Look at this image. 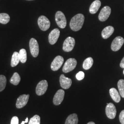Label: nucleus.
I'll list each match as a JSON object with an SVG mask.
<instances>
[{"instance_id":"f257e3e1","label":"nucleus","mask_w":124,"mask_h":124,"mask_svg":"<svg viewBox=\"0 0 124 124\" xmlns=\"http://www.w3.org/2000/svg\"><path fill=\"white\" fill-rule=\"evenodd\" d=\"M84 16L81 13L77 14L72 18L70 22V27L71 30L74 31L80 30L84 24Z\"/></svg>"},{"instance_id":"f03ea898","label":"nucleus","mask_w":124,"mask_h":124,"mask_svg":"<svg viewBox=\"0 0 124 124\" xmlns=\"http://www.w3.org/2000/svg\"><path fill=\"white\" fill-rule=\"evenodd\" d=\"M77 65L76 60L73 58H70L67 60L64 64L62 68V71L64 73H67L70 71H72L75 68Z\"/></svg>"},{"instance_id":"7ed1b4c3","label":"nucleus","mask_w":124,"mask_h":124,"mask_svg":"<svg viewBox=\"0 0 124 124\" xmlns=\"http://www.w3.org/2000/svg\"><path fill=\"white\" fill-rule=\"evenodd\" d=\"M55 20L58 26L61 29L65 28L67 25V20L64 14L61 11H58L55 15Z\"/></svg>"},{"instance_id":"20e7f679","label":"nucleus","mask_w":124,"mask_h":124,"mask_svg":"<svg viewBox=\"0 0 124 124\" xmlns=\"http://www.w3.org/2000/svg\"><path fill=\"white\" fill-rule=\"evenodd\" d=\"M29 45L31 55L34 58L37 57L39 53V46L37 41L32 38L30 40Z\"/></svg>"},{"instance_id":"39448f33","label":"nucleus","mask_w":124,"mask_h":124,"mask_svg":"<svg viewBox=\"0 0 124 124\" xmlns=\"http://www.w3.org/2000/svg\"><path fill=\"white\" fill-rule=\"evenodd\" d=\"M38 24L41 30L46 31L50 27L51 23L49 19L45 16H40L38 19Z\"/></svg>"},{"instance_id":"423d86ee","label":"nucleus","mask_w":124,"mask_h":124,"mask_svg":"<svg viewBox=\"0 0 124 124\" xmlns=\"http://www.w3.org/2000/svg\"><path fill=\"white\" fill-rule=\"evenodd\" d=\"M75 45V40L71 37H67L64 41L62 49L64 52H70L74 48Z\"/></svg>"},{"instance_id":"0eeeda50","label":"nucleus","mask_w":124,"mask_h":124,"mask_svg":"<svg viewBox=\"0 0 124 124\" xmlns=\"http://www.w3.org/2000/svg\"><path fill=\"white\" fill-rule=\"evenodd\" d=\"M48 88V83L46 80H42L37 84L36 87V93L38 96H41L46 93Z\"/></svg>"},{"instance_id":"6e6552de","label":"nucleus","mask_w":124,"mask_h":124,"mask_svg":"<svg viewBox=\"0 0 124 124\" xmlns=\"http://www.w3.org/2000/svg\"><path fill=\"white\" fill-rule=\"evenodd\" d=\"M124 38L121 36H117L115 38L111 44V48L114 52L118 51L120 50L124 44Z\"/></svg>"},{"instance_id":"1a4fd4ad","label":"nucleus","mask_w":124,"mask_h":124,"mask_svg":"<svg viewBox=\"0 0 124 124\" xmlns=\"http://www.w3.org/2000/svg\"><path fill=\"white\" fill-rule=\"evenodd\" d=\"M107 116L110 119H114L116 115V109L115 105L113 103L107 104L105 109Z\"/></svg>"},{"instance_id":"9d476101","label":"nucleus","mask_w":124,"mask_h":124,"mask_svg":"<svg viewBox=\"0 0 124 124\" xmlns=\"http://www.w3.org/2000/svg\"><path fill=\"white\" fill-rule=\"evenodd\" d=\"M111 8L108 6H105L102 8L98 15V18L100 21L103 22L107 20L111 14Z\"/></svg>"},{"instance_id":"9b49d317","label":"nucleus","mask_w":124,"mask_h":124,"mask_svg":"<svg viewBox=\"0 0 124 124\" xmlns=\"http://www.w3.org/2000/svg\"><path fill=\"white\" fill-rule=\"evenodd\" d=\"M64 62V59L61 56H58L55 58L53 61L51 63V68L53 71L58 70L62 66L63 62Z\"/></svg>"},{"instance_id":"f8f14e48","label":"nucleus","mask_w":124,"mask_h":124,"mask_svg":"<svg viewBox=\"0 0 124 124\" xmlns=\"http://www.w3.org/2000/svg\"><path fill=\"white\" fill-rule=\"evenodd\" d=\"M30 97V95L23 94L20 96L17 99L16 106L18 108H22L25 106L28 103L29 99Z\"/></svg>"},{"instance_id":"ddd939ff","label":"nucleus","mask_w":124,"mask_h":124,"mask_svg":"<svg viewBox=\"0 0 124 124\" xmlns=\"http://www.w3.org/2000/svg\"><path fill=\"white\" fill-rule=\"evenodd\" d=\"M64 94L65 92L63 90L60 89L58 90L53 98V102L54 104L55 105H60L63 100Z\"/></svg>"},{"instance_id":"4468645a","label":"nucleus","mask_w":124,"mask_h":124,"mask_svg":"<svg viewBox=\"0 0 124 124\" xmlns=\"http://www.w3.org/2000/svg\"><path fill=\"white\" fill-rule=\"evenodd\" d=\"M60 36V31L58 29H54L50 32L48 36V40L50 44H55Z\"/></svg>"},{"instance_id":"2eb2a0df","label":"nucleus","mask_w":124,"mask_h":124,"mask_svg":"<svg viewBox=\"0 0 124 124\" xmlns=\"http://www.w3.org/2000/svg\"><path fill=\"white\" fill-rule=\"evenodd\" d=\"M60 83L62 88L64 89H68L71 86L72 80L66 77L64 75H61L60 77Z\"/></svg>"},{"instance_id":"dca6fc26","label":"nucleus","mask_w":124,"mask_h":124,"mask_svg":"<svg viewBox=\"0 0 124 124\" xmlns=\"http://www.w3.org/2000/svg\"><path fill=\"white\" fill-rule=\"evenodd\" d=\"M114 28L113 26H108L105 27L102 32V36L103 39L108 38L114 32Z\"/></svg>"},{"instance_id":"f3484780","label":"nucleus","mask_w":124,"mask_h":124,"mask_svg":"<svg viewBox=\"0 0 124 124\" xmlns=\"http://www.w3.org/2000/svg\"><path fill=\"white\" fill-rule=\"evenodd\" d=\"M101 5V2L99 0L94 1L91 5L89 8V12L91 14L97 13Z\"/></svg>"},{"instance_id":"a211bd4d","label":"nucleus","mask_w":124,"mask_h":124,"mask_svg":"<svg viewBox=\"0 0 124 124\" xmlns=\"http://www.w3.org/2000/svg\"><path fill=\"white\" fill-rule=\"evenodd\" d=\"M109 93L112 99L116 102H119L120 101L121 98L120 94L117 90L115 88H112L109 90Z\"/></svg>"},{"instance_id":"6ab92c4d","label":"nucleus","mask_w":124,"mask_h":124,"mask_svg":"<svg viewBox=\"0 0 124 124\" xmlns=\"http://www.w3.org/2000/svg\"><path fill=\"white\" fill-rule=\"evenodd\" d=\"M78 116L76 114H73L67 117L65 124H78Z\"/></svg>"},{"instance_id":"aec40b11","label":"nucleus","mask_w":124,"mask_h":124,"mask_svg":"<svg viewBox=\"0 0 124 124\" xmlns=\"http://www.w3.org/2000/svg\"><path fill=\"white\" fill-rule=\"evenodd\" d=\"M20 61L19 53L15 52L13 54L11 62V65L12 67H14L16 66L19 63V62Z\"/></svg>"},{"instance_id":"412c9836","label":"nucleus","mask_w":124,"mask_h":124,"mask_svg":"<svg viewBox=\"0 0 124 124\" xmlns=\"http://www.w3.org/2000/svg\"><path fill=\"white\" fill-rule=\"evenodd\" d=\"M93 59L91 57L86 58L83 63V68L85 70H89L93 65Z\"/></svg>"},{"instance_id":"4be33fe9","label":"nucleus","mask_w":124,"mask_h":124,"mask_svg":"<svg viewBox=\"0 0 124 124\" xmlns=\"http://www.w3.org/2000/svg\"><path fill=\"white\" fill-rule=\"evenodd\" d=\"M21 80L20 76L18 73L15 72L13 74V76L10 80V82L11 84L15 85H17L19 83Z\"/></svg>"},{"instance_id":"5701e85b","label":"nucleus","mask_w":124,"mask_h":124,"mask_svg":"<svg viewBox=\"0 0 124 124\" xmlns=\"http://www.w3.org/2000/svg\"><path fill=\"white\" fill-rule=\"evenodd\" d=\"M10 16L7 13H0V23L6 24L10 21Z\"/></svg>"},{"instance_id":"b1692460","label":"nucleus","mask_w":124,"mask_h":124,"mask_svg":"<svg viewBox=\"0 0 124 124\" xmlns=\"http://www.w3.org/2000/svg\"><path fill=\"white\" fill-rule=\"evenodd\" d=\"M118 87L120 95L124 98V80H119L118 82Z\"/></svg>"},{"instance_id":"393cba45","label":"nucleus","mask_w":124,"mask_h":124,"mask_svg":"<svg viewBox=\"0 0 124 124\" xmlns=\"http://www.w3.org/2000/svg\"><path fill=\"white\" fill-rule=\"evenodd\" d=\"M19 55L20 62L23 63L26 62L27 52L25 49H21L19 52Z\"/></svg>"},{"instance_id":"a878e982","label":"nucleus","mask_w":124,"mask_h":124,"mask_svg":"<svg viewBox=\"0 0 124 124\" xmlns=\"http://www.w3.org/2000/svg\"><path fill=\"white\" fill-rule=\"evenodd\" d=\"M7 84V79L4 75H0V92L4 90Z\"/></svg>"},{"instance_id":"bb28decb","label":"nucleus","mask_w":124,"mask_h":124,"mask_svg":"<svg viewBox=\"0 0 124 124\" xmlns=\"http://www.w3.org/2000/svg\"><path fill=\"white\" fill-rule=\"evenodd\" d=\"M40 118L38 115H35L30 120L29 124H40Z\"/></svg>"},{"instance_id":"cd10ccee","label":"nucleus","mask_w":124,"mask_h":124,"mask_svg":"<svg viewBox=\"0 0 124 124\" xmlns=\"http://www.w3.org/2000/svg\"><path fill=\"white\" fill-rule=\"evenodd\" d=\"M84 73L82 71H80L79 73H78L76 75V79L79 80H83L84 78Z\"/></svg>"},{"instance_id":"c85d7f7f","label":"nucleus","mask_w":124,"mask_h":124,"mask_svg":"<svg viewBox=\"0 0 124 124\" xmlns=\"http://www.w3.org/2000/svg\"><path fill=\"white\" fill-rule=\"evenodd\" d=\"M119 120L121 124H124V110L120 112L119 115Z\"/></svg>"},{"instance_id":"c756f323","label":"nucleus","mask_w":124,"mask_h":124,"mask_svg":"<svg viewBox=\"0 0 124 124\" xmlns=\"http://www.w3.org/2000/svg\"><path fill=\"white\" fill-rule=\"evenodd\" d=\"M18 122H19V120L18 117L14 116L11 120V124H18Z\"/></svg>"},{"instance_id":"7c9ffc66","label":"nucleus","mask_w":124,"mask_h":124,"mask_svg":"<svg viewBox=\"0 0 124 124\" xmlns=\"http://www.w3.org/2000/svg\"><path fill=\"white\" fill-rule=\"evenodd\" d=\"M120 67L121 68L124 69V57L123 58L122 60L121 61V62L120 63Z\"/></svg>"},{"instance_id":"2f4dec72","label":"nucleus","mask_w":124,"mask_h":124,"mask_svg":"<svg viewBox=\"0 0 124 124\" xmlns=\"http://www.w3.org/2000/svg\"><path fill=\"white\" fill-rule=\"evenodd\" d=\"M87 124H95V123L94 122H89Z\"/></svg>"},{"instance_id":"473e14b6","label":"nucleus","mask_w":124,"mask_h":124,"mask_svg":"<svg viewBox=\"0 0 124 124\" xmlns=\"http://www.w3.org/2000/svg\"><path fill=\"white\" fill-rule=\"evenodd\" d=\"M25 121V123H27L28 122V118L27 117L26 119V120H25V121Z\"/></svg>"},{"instance_id":"72a5a7b5","label":"nucleus","mask_w":124,"mask_h":124,"mask_svg":"<svg viewBox=\"0 0 124 124\" xmlns=\"http://www.w3.org/2000/svg\"><path fill=\"white\" fill-rule=\"evenodd\" d=\"M25 123V121H23L22 122V123H21V124H24Z\"/></svg>"},{"instance_id":"f704fd0d","label":"nucleus","mask_w":124,"mask_h":124,"mask_svg":"<svg viewBox=\"0 0 124 124\" xmlns=\"http://www.w3.org/2000/svg\"></svg>"},{"instance_id":"c9c22d12","label":"nucleus","mask_w":124,"mask_h":124,"mask_svg":"<svg viewBox=\"0 0 124 124\" xmlns=\"http://www.w3.org/2000/svg\"><path fill=\"white\" fill-rule=\"evenodd\" d=\"M123 74H124V70H123Z\"/></svg>"}]
</instances>
